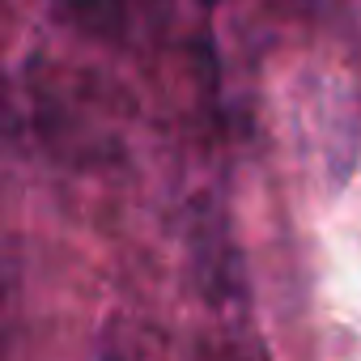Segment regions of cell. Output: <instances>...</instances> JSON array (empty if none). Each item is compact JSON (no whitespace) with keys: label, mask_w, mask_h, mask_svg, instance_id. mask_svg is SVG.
<instances>
[{"label":"cell","mask_w":361,"mask_h":361,"mask_svg":"<svg viewBox=\"0 0 361 361\" xmlns=\"http://www.w3.org/2000/svg\"><path fill=\"white\" fill-rule=\"evenodd\" d=\"M60 5L68 18H77L85 30H94L102 39H119L136 13V0H60Z\"/></svg>","instance_id":"cell-1"},{"label":"cell","mask_w":361,"mask_h":361,"mask_svg":"<svg viewBox=\"0 0 361 361\" xmlns=\"http://www.w3.org/2000/svg\"><path fill=\"white\" fill-rule=\"evenodd\" d=\"M0 306H5V293H0Z\"/></svg>","instance_id":"cell-2"}]
</instances>
